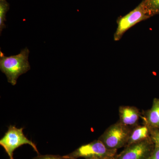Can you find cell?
I'll return each instance as SVG.
<instances>
[{
    "mask_svg": "<svg viewBox=\"0 0 159 159\" xmlns=\"http://www.w3.org/2000/svg\"><path fill=\"white\" fill-rule=\"evenodd\" d=\"M115 158L114 159H115Z\"/></svg>",
    "mask_w": 159,
    "mask_h": 159,
    "instance_id": "obj_15",
    "label": "cell"
},
{
    "mask_svg": "<svg viewBox=\"0 0 159 159\" xmlns=\"http://www.w3.org/2000/svg\"><path fill=\"white\" fill-rule=\"evenodd\" d=\"M9 9V4L6 0H0V31L6 28V15Z\"/></svg>",
    "mask_w": 159,
    "mask_h": 159,
    "instance_id": "obj_11",
    "label": "cell"
},
{
    "mask_svg": "<svg viewBox=\"0 0 159 159\" xmlns=\"http://www.w3.org/2000/svg\"><path fill=\"white\" fill-rule=\"evenodd\" d=\"M119 122L123 125L133 128L139 125L142 113L135 107L121 106L119 107Z\"/></svg>",
    "mask_w": 159,
    "mask_h": 159,
    "instance_id": "obj_7",
    "label": "cell"
},
{
    "mask_svg": "<svg viewBox=\"0 0 159 159\" xmlns=\"http://www.w3.org/2000/svg\"><path fill=\"white\" fill-rule=\"evenodd\" d=\"M117 150L110 149L99 139L80 146L73 152L66 155L73 159H114L117 155Z\"/></svg>",
    "mask_w": 159,
    "mask_h": 159,
    "instance_id": "obj_2",
    "label": "cell"
},
{
    "mask_svg": "<svg viewBox=\"0 0 159 159\" xmlns=\"http://www.w3.org/2000/svg\"><path fill=\"white\" fill-rule=\"evenodd\" d=\"M142 2L151 17L159 14V0H143Z\"/></svg>",
    "mask_w": 159,
    "mask_h": 159,
    "instance_id": "obj_10",
    "label": "cell"
},
{
    "mask_svg": "<svg viewBox=\"0 0 159 159\" xmlns=\"http://www.w3.org/2000/svg\"><path fill=\"white\" fill-rule=\"evenodd\" d=\"M143 123H146L151 128L159 130V99L154 98L151 108L142 113Z\"/></svg>",
    "mask_w": 159,
    "mask_h": 159,
    "instance_id": "obj_8",
    "label": "cell"
},
{
    "mask_svg": "<svg viewBox=\"0 0 159 159\" xmlns=\"http://www.w3.org/2000/svg\"><path fill=\"white\" fill-rule=\"evenodd\" d=\"M148 159H159V147L157 145H155L153 152Z\"/></svg>",
    "mask_w": 159,
    "mask_h": 159,
    "instance_id": "obj_14",
    "label": "cell"
},
{
    "mask_svg": "<svg viewBox=\"0 0 159 159\" xmlns=\"http://www.w3.org/2000/svg\"><path fill=\"white\" fill-rule=\"evenodd\" d=\"M23 130L24 128H17L15 125H10L8 130L0 140V145L4 148L9 159H14V151L24 145H30L39 154L36 145L25 135Z\"/></svg>",
    "mask_w": 159,
    "mask_h": 159,
    "instance_id": "obj_4",
    "label": "cell"
},
{
    "mask_svg": "<svg viewBox=\"0 0 159 159\" xmlns=\"http://www.w3.org/2000/svg\"><path fill=\"white\" fill-rule=\"evenodd\" d=\"M132 129L118 121L107 129L98 139L109 149L118 150L126 146Z\"/></svg>",
    "mask_w": 159,
    "mask_h": 159,
    "instance_id": "obj_3",
    "label": "cell"
},
{
    "mask_svg": "<svg viewBox=\"0 0 159 159\" xmlns=\"http://www.w3.org/2000/svg\"><path fill=\"white\" fill-rule=\"evenodd\" d=\"M151 139L125 146L115 159H148L154 148Z\"/></svg>",
    "mask_w": 159,
    "mask_h": 159,
    "instance_id": "obj_6",
    "label": "cell"
},
{
    "mask_svg": "<svg viewBox=\"0 0 159 159\" xmlns=\"http://www.w3.org/2000/svg\"><path fill=\"white\" fill-rule=\"evenodd\" d=\"M29 49L26 48L17 55L7 57L0 51V70L11 85H15L18 77L31 69L29 61Z\"/></svg>",
    "mask_w": 159,
    "mask_h": 159,
    "instance_id": "obj_1",
    "label": "cell"
},
{
    "mask_svg": "<svg viewBox=\"0 0 159 159\" xmlns=\"http://www.w3.org/2000/svg\"><path fill=\"white\" fill-rule=\"evenodd\" d=\"M150 139V127L146 123H143L142 125L139 124L132 129L126 146Z\"/></svg>",
    "mask_w": 159,
    "mask_h": 159,
    "instance_id": "obj_9",
    "label": "cell"
},
{
    "mask_svg": "<svg viewBox=\"0 0 159 159\" xmlns=\"http://www.w3.org/2000/svg\"><path fill=\"white\" fill-rule=\"evenodd\" d=\"M151 17L145 9L143 2L134 10L124 16L119 17L117 20V28L114 35L115 41L122 39L124 34L129 29L142 21Z\"/></svg>",
    "mask_w": 159,
    "mask_h": 159,
    "instance_id": "obj_5",
    "label": "cell"
},
{
    "mask_svg": "<svg viewBox=\"0 0 159 159\" xmlns=\"http://www.w3.org/2000/svg\"><path fill=\"white\" fill-rule=\"evenodd\" d=\"M33 159H73L67 157L66 156H61L54 155H38Z\"/></svg>",
    "mask_w": 159,
    "mask_h": 159,
    "instance_id": "obj_12",
    "label": "cell"
},
{
    "mask_svg": "<svg viewBox=\"0 0 159 159\" xmlns=\"http://www.w3.org/2000/svg\"><path fill=\"white\" fill-rule=\"evenodd\" d=\"M150 128L151 139L155 145L159 147V130L157 129Z\"/></svg>",
    "mask_w": 159,
    "mask_h": 159,
    "instance_id": "obj_13",
    "label": "cell"
}]
</instances>
